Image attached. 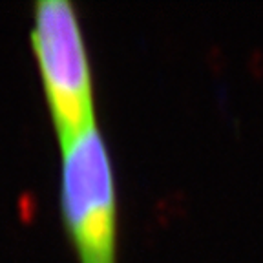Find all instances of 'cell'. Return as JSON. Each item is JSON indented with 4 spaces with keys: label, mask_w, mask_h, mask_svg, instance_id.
I'll use <instances>...</instances> for the list:
<instances>
[{
    "label": "cell",
    "mask_w": 263,
    "mask_h": 263,
    "mask_svg": "<svg viewBox=\"0 0 263 263\" xmlns=\"http://www.w3.org/2000/svg\"><path fill=\"white\" fill-rule=\"evenodd\" d=\"M59 199L79 261L117 263V176L108 141L97 124L61 143Z\"/></svg>",
    "instance_id": "6da1fadb"
},
{
    "label": "cell",
    "mask_w": 263,
    "mask_h": 263,
    "mask_svg": "<svg viewBox=\"0 0 263 263\" xmlns=\"http://www.w3.org/2000/svg\"><path fill=\"white\" fill-rule=\"evenodd\" d=\"M29 42L59 141L95 124V91L88 44L70 0H37Z\"/></svg>",
    "instance_id": "7a4b0ae2"
}]
</instances>
